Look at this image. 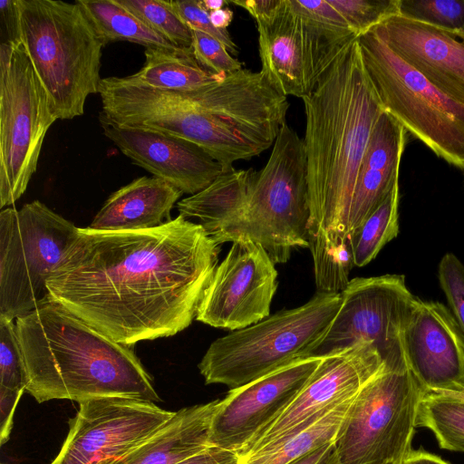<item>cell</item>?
<instances>
[{"instance_id": "obj_30", "label": "cell", "mask_w": 464, "mask_h": 464, "mask_svg": "<svg viewBox=\"0 0 464 464\" xmlns=\"http://www.w3.org/2000/svg\"><path fill=\"white\" fill-rule=\"evenodd\" d=\"M179 48H191L192 30L166 0H117Z\"/></svg>"}, {"instance_id": "obj_6", "label": "cell", "mask_w": 464, "mask_h": 464, "mask_svg": "<svg viewBox=\"0 0 464 464\" xmlns=\"http://www.w3.org/2000/svg\"><path fill=\"white\" fill-rule=\"evenodd\" d=\"M310 217L304 140L285 122L226 242L250 239L284 264L294 248L308 247Z\"/></svg>"}, {"instance_id": "obj_39", "label": "cell", "mask_w": 464, "mask_h": 464, "mask_svg": "<svg viewBox=\"0 0 464 464\" xmlns=\"http://www.w3.org/2000/svg\"><path fill=\"white\" fill-rule=\"evenodd\" d=\"M279 1L280 0H233L230 2L246 9L255 20H257L275 9Z\"/></svg>"}, {"instance_id": "obj_7", "label": "cell", "mask_w": 464, "mask_h": 464, "mask_svg": "<svg viewBox=\"0 0 464 464\" xmlns=\"http://www.w3.org/2000/svg\"><path fill=\"white\" fill-rule=\"evenodd\" d=\"M357 42L385 111L436 155L464 169V105L406 64L374 28Z\"/></svg>"}, {"instance_id": "obj_40", "label": "cell", "mask_w": 464, "mask_h": 464, "mask_svg": "<svg viewBox=\"0 0 464 464\" xmlns=\"http://www.w3.org/2000/svg\"><path fill=\"white\" fill-rule=\"evenodd\" d=\"M334 442L323 446L293 464H329Z\"/></svg>"}, {"instance_id": "obj_18", "label": "cell", "mask_w": 464, "mask_h": 464, "mask_svg": "<svg viewBox=\"0 0 464 464\" xmlns=\"http://www.w3.org/2000/svg\"><path fill=\"white\" fill-rule=\"evenodd\" d=\"M374 29L406 64L464 105V32L449 31L401 14Z\"/></svg>"}, {"instance_id": "obj_1", "label": "cell", "mask_w": 464, "mask_h": 464, "mask_svg": "<svg viewBox=\"0 0 464 464\" xmlns=\"http://www.w3.org/2000/svg\"><path fill=\"white\" fill-rule=\"evenodd\" d=\"M219 251L199 224L180 215L150 229L79 227L47 287L71 314L130 346L190 325Z\"/></svg>"}, {"instance_id": "obj_44", "label": "cell", "mask_w": 464, "mask_h": 464, "mask_svg": "<svg viewBox=\"0 0 464 464\" xmlns=\"http://www.w3.org/2000/svg\"><path fill=\"white\" fill-rule=\"evenodd\" d=\"M388 464H392V463H388Z\"/></svg>"}, {"instance_id": "obj_25", "label": "cell", "mask_w": 464, "mask_h": 464, "mask_svg": "<svg viewBox=\"0 0 464 464\" xmlns=\"http://www.w3.org/2000/svg\"><path fill=\"white\" fill-rule=\"evenodd\" d=\"M145 62L133 74L119 77L127 84L144 88L188 93L217 82L225 76L202 67L191 48H145Z\"/></svg>"}, {"instance_id": "obj_27", "label": "cell", "mask_w": 464, "mask_h": 464, "mask_svg": "<svg viewBox=\"0 0 464 464\" xmlns=\"http://www.w3.org/2000/svg\"><path fill=\"white\" fill-rule=\"evenodd\" d=\"M104 45L128 41L149 47L176 49L117 0H77Z\"/></svg>"}, {"instance_id": "obj_33", "label": "cell", "mask_w": 464, "mask_h": 464, "mask_svg": "<svg viewBox=\"0 0 464 464\" xmlns=\"http://www.w3.org/2000/svg\"><path fill=\"white\" fill-rule=\"evenodd\" d=\"M400 14L449 31H464V0H401Z\"/></svg>"}, {"instance_id": "obj_20", "label": "cell", "mask_w": 464, "mask_h": 464, "mask_svg": "<svg viewBox=\"0 0 464 464\" xmlns=\"http://www.w3.org/2000/svg\"><path fill=\"white\" fill-rule=\"evenodd\" d=\"M256 22L261 72L285 96L305 97L303 43L290 0H280L275 9Z\"/></svg>"}, {"instance_id": "obj_34", "label": "cell", "mask_w": 464, "mask_h": 464, "mask_svg": "<svg viewBox=\"0 0 464 464\" xmlns=\"http://www.w3.org/2000/svg\"><path fill=\"white\" fill-rule=\"evenodd\" d=\"M191 30V50L202 67L222 76L243 69L242 63L234 58L220 41L203 32Z\"/></svg>"}, {"instance_id": "obj_46", "label": "cell", "mask_w": 464, "mask_h": 464, "mask_svg": "<svg viewBox=\"0 0 464 464\" xmlns=\"http://www.w3.org/2000/svg\"><path fill=\"white\" fill-rule=\"evenodd\" d=\"M464 32V31H463Z\"/></svg>"}, {"instance_id": "obj_3", "label": "cell", "mask_w": 464, "mask_h": 464, "mask_svg": "<svg viewBox=\"0 0 464 464\" xmlns=\"http://www.w3.org/2000/svg\"><path fill=\"white\" fill-rule=\"evenodd\" d=\"M15 324L25 392L37 402L103 397L160 401L130 345L113 341L52 298Z\"/></svg>"}, {"instance_id": "obj_11", "label": "cell", "mask_w": 464, "mask_h": 464, "mask_svg": "<svg viewBox=\"0 0 464 464\" xmlns=\"http://www.w3.org/2000/svg\"><path fill=\"white\" fill-rule=\"evenodd\" d=\"M341 306L312 356L371 343L387 366L407 367L402 336L414 300L402 275L356 277L341 292Z\"/></svg>"}, {"instance_id": "obj_24", "label": "cell", "mask_w": 464, "mask_h": 464, "mask_svg": "<svg viewBox=\"0 0 464 464\" xmlns=\"http://www.w3.org/2000/svg\"><path fill=\"white\" fill-rule=\"evenodd\" d=\"M256 174L254 169L224 171L201 191L179 200V215L188 220L198 219L216 243H226L245 209Z\"/></svg>"}, {"instance_id": "obj_41", "label": "cell", "mask_w": 464, "mask_h": 464, "mask_svg": "<svg viewBox=\"0 0 464 464\" xmlns=\"http://www.w3.org/2000/svg\"><path fill=\"white\" fill-rule=\"evenodd\" d=\"M401 464H449L436 455L422 450H413L407 455Z\"/></svg>"}, {"instance_id": "obj_17", "label": "cell", "mask_w": 464, "mask_h": 464, "mask_svg": "<svg viewBox=\"0 0 464 464\" xmlns=\"http://www.w3.org/2000/svg\"><path fill=\"white\" fill-rule=\"evenodd\" d=\"M103 135L131 162L179 189L194 195L225 170L222 165L194 142L155 130L119 126L102 111Z\"/></svg>"}, {"instance_id": "obj_28", "label": "cell", "mask_w": 464, "mask_h": 464, "mask_svg": "<svg viewBox=\"0 0 464 464\" xmlns=\"http://www.w3.org/2000/svg\"><path fill=\"white\" fill-rule=\"evenodd\" d=\"M416 425L431 430L440 448L464 452V393L425 392Z\"/></svg>"}, {"instance_id": "obj_38", "label": "cell", "mask_w": 464, "mask_h": 464, "mask_svg": "<svg viewBox=\"0 0 464 464\" xmlns=\"http://www.w3.org/2000/svg\"><path fill=\"white\" fill-rule=\"evenodd\" d=\"M1 19L8 35L7 42L19 41V21L16 0L0 1Z\"/></svg>"}, {"instance_id": "obj_43", "label": "cell", "mask_w": 464, "mask_h": 464, "mask_svg": "<svg viewBox=\"0 0 464 464\" xmlns=\"http://www.w3.org/2000/svg\"><path fill=\"white\" fill-rule=\"evenodd\" d=\"M227 3V2L225 0H203V1H200V4L203 6V8L205 10H207L208 13L215 11V10L224 8V5Z\"/></svg>"}, {"instance_id": "obj_4", "label": "cell", "mask_w": 464, "mask_h": 464, "mask_svg": "<svg viewBox=\"0 0 464 464\" xmlns=\"http://www.w3.org/2000/svg\"><path fill=\"white\" fill-rule=\"evenodd\" d=\"M19 41L58 120L84 113L87 98L99 93L105 46L75 1L16 0Z\"/></svg>"}, {"instance_id": "obj_37", "label": "cell", "mask_w": 464, "mask_h": 464, "mask_svg": "<svg viewBox=\"0 0 464 464\" xmlns=\"http://www.w3.org/2000/svg\"><path fill=\"white\" fill-rule=\"evenodd\" d=\"M237 455L230 450L211 447L176 464H237Z\"/></svg>"}, {"instance_id": "obj_5", "label": "cell", "mask_w": 464, "mask_h": 464, "mask_svg": "<svg viewBox=\"0 0 464 464\" xmlns=\"http://www.w3.org/2000/svg\"><path fill=\"white\" fill-rule=\"evenodd\" d=\"M341 303V293L316 292L301 306L215 340L198 365L205 383L234 389L311 357Z\"/></svg>"}, {"instance_id": "obj_9", "label": "cell", "mask_w": 464, "mask_h": 464, "mask_svg": "<svg viewBox=\"0 0 464 464\" xmlns=\"http://www.w3.org/2000/svg\"><path fill=\"white\" fill-rule=\"evenodd\" d=\"M424 393L408 367H386L355 396L330 464H401L411 451Z\"/></svg>"}, {"instance_id": "obj_26", "label": "cell", "mask_w": 464, "mask_h": 464, "mask_svg": "<svg viewBox=\"0 0 464 464\" xmlns=\"http://www.w3.org/2000/svg\"><path fill=\"white\" fill-rule=\"evenodd\" d=\"M354 398L334 406L304 429L284 439L237 456V464H293L323 446L334 442Z\"/></svg>"}, {"instance_id": "obj_22", "label": "cell", "mask_w": 464, "mask_h": 464, "mask_svg": "<svg viewBox=\"0 0 464 464\" xmlns=\"http://www.w3.org/2000/svg\"><path fill=\"white\" fill-rule=\"evenodd\" d=\"M219 400L184 407L158 431L130 451L98 464H176L212 446L208 431Z\"/></svg>"}, {"instance_id": "obj_14", "label": "cell", "mask_w": 464, "mask_h": 464, "mask_svg": "<svg viewBox=\"0 0 464 464\" xmlns=\"http://www.w3.org/2000/svg\"><path fill=\"white\" fill-rule=\"evenodd\" d=\"M387 366L369 343L334 352L323 359L293 401L241 450V456L306 427L334 406L355 397Z\"/></svg>"}, {"instance_id": "obj_36", "label": "cell", "mask_w": 464, "mask_h": 464, "mask_svg": "<svg viewBox=\"0 0 464 464\" xmlns=\"http://www.w3.org/2000/svg\"><path fill=\"white\" fill-rule=\"evenodd\" d=\"M179 17L191 28L203 32L220 41L231 54L237 53V46L227 30H219L213 26L209 13L203 8L200 1H169Z\"/></svg>"}, {"instance_id": "obj_16", "label": "cell", "mask_w": 464, "mask_h": 464, "mask_svg": "<svg viewBox=\"0 0 464 464\" xmlns=\"http://www.w3.org/2000/svg\"><path fill=\"white\" fill-rule=\"evenodd\" d=\"M402 343L407 367L425 392L464 393V335L445 305L415 297Z\"/></svg>"}, {"instance_id": "obj_10", "label": "cell", "mask_w": 464, "mask_h": 464, "mask_svg": "<svg viewBox=\"0 0 464 464\" xmlns=\"http://www.w3.org/2000/svg\"><path fill=\"white\" fill-rule=\"evenodd\" d=\"M58 120L20 41L0 45V207L25 192Z\"/></svg>"}, {"instance_id": "obj_21", "label": "cell", "mask_w": 464, "mask_h": 464, "mask_svg": "<svg viewBox=\"0 0 464 464\" xmlns=\"http://www.w3.org/2000/svg\"><path fill=\"white\" fill-rule=\"evenodd\" d=\"M182 194L161 179L140 177L113 192L88 227L103 232L157 227L171 220L170 210Z\"/></svg>"}, {"instance_id": "obj_13", "label": "cell", "mask_w": 464, "mask_h": 464, "mask_svg": "<svg viewBox=\"0 0 464 464\" xmlns=\"http://www.w3.org/2000/svg\"><path fill=\"white\" fill-rule=\"evenodd\" d=\"M275 265L259 244L234 241L214 272L196 319L233 332L268 317L278 285Z\"/></svg>"}, {"instance_id": "obj_8", "label": "cell", "mask_w": 464, "mask_h": 464, "mask_svg": "<svg viewBox=\"0 0 464 464\" xmlns=\"http://www.w3.org/2000/svg\"><path fill=\"white\" fill-rule=\"evenodd\" d=\"M78 231L40 200L1 211V314L15 320L51 299L47 281Z\"/></svg>"}, {"instance_id": "obj_31", "label": "cell", "mask_w": 464, "mask_h": 464, "mask_svg": "<svg viewBox=\"0 0 464 464\" xmlns=\"http://www.w3.org/2000/svg\"><path fill=\"white\" fill-rule=\"evenodd\" d=\"M0 391L25 392L24 358L15 320L0 314Z\"/></svg>"}, {"instance_id": "obj_23", "label": "cell", "mask_w": 464, "mask_h": 464, "mask_svg": "<svg viewBox=\"0 0 464 464\" xmlns=\"http://www.w3.org/2000/svg\"><path fill=\"white\" fill-rule=\"evenodd\" d=\"M290 4L298 20L309 95L320 77L357 35L327 0H290Z\"/></svg>"}, {"instance_id": "obj_32", "label": "cell", "mask_w": 464, "mask_h": 464, "mask_svg": "<svg viewBox=\"0 0 464 464\" xmlns=\"http://www.w3.org/2000/svg\"><path fill=\"white\" fill-rule=\"evenodd\" d=\"M358 36L400 14L401 0H327Z\"/></svg>"}, {"instance_id": "obj_45", "label": "cell", "mask_w": 464, "mask_h": 464, "mask_svg": "<svg viewBox=\"0 0 464 464\" xmlns=\"http://www.w3.org/2000/svg\"><path fill=\"white\" fill-rule=\"evenodd\" d=\"M2 464H4V463H2Z\"/></svg>"}, {"instance_id": "obj_35", "label": "cell", "mask_w": 464, "mask_h": 464, "mask_svg": "<svg viewBox=\"0 0 464 464\" xmlns=\"http://www.w3.org/2000/svg\"><path fill=\"white\" fill-rule=\"evenodd\" d=\"M439 280L464 335V266L455 255L448 253L441 258Z\"/></svg>"}, {"instance_id": "obj_29", "label": "cell", "mask_w": 464, "mask_h": 464, "mask_svg": "<svg viewBox=\"0 0 464 464\" xmlns=\"http://www.w3.org/2000/svg\"><path fill=\"white\" fill-rule=\"evenodd\" d=\"M399 181L367 218L349 235L353 265L364 266L399 233Z\"/></svg>"}, {"instance_id": "obj_12", "label": "cell", "mask_w": 464, "mask_h": 464, "mask_svg": "<svg viewBox=\"0 0 464 464\" xmlns=\"http://www.w3.org/2000/svg\"><path fill=\"white\" fill-rule=\"evenodd\" d=\"M63 444L50 464H98L121 456L158 431L174 416L155 402L103 397L79 402Z\"/></svg>"}, {"instance_id": "obj_42", "label": "cell", "mask_w": 464, "mask_h": 464, "mask_svg": "<svg viewBox=\"0 0 464 464\" xmlns=\"http://www.w3.org/2000/svg\"><path fill=\"white\" fill-rule=\"evenodd\" d=\"M209 18L214 27L227 30L233 19V12L228 7L209 12Z\"/></svg>"}, {"instance_id": "obj_2", "label": "cell", "mask_w": 464, "mask_h": 464, "mask_svg": "<svg viewBox=\"0 0 464 464\" xmlns=\"http://www.w3.org/2000/svg\"><path fill=\"white\" fill-rule=\"evenodd\" d=\"M311 254L350 246L349 212L372 130L385 109L363 66L357 39L302 98Z\"/></svg>"}, {"instance_id": "obj_15", "label": "cell", "mask_w": 464, "mask_h": 464, "mask_svg": "<svg viewBox=\"0 0 464 464\" xmlns=\"http://www.w3.org/2000/svg\"><path fill=\"white\" fill-rule=\"evenodd\" d=\"M323 357L298 360L253 382L230 389L212 417L208 443L237 455L305 385Z\"/></svg>"}, {"instance_id": "obj_19", "label": "cell", "mask_w": 464, "mask_h": 464, "mask_svg": "<svg viewBox=\"0 0 464 464\" xmlns=\"http://www.w3.org/2000/svg\"><path fill=\"white\" fill-rule=\"evenodd\" d=\"M406 130L386 111L378 119L359 168L349 212V235L399 181Z\"/></svg>"}]
</instances>
